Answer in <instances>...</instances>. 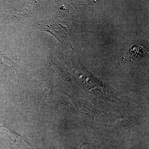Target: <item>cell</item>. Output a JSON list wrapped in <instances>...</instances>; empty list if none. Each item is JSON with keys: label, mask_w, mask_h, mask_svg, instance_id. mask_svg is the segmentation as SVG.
<instances>
[{"label": "cell", "mask_w": 149, "mask_h": 149, "mask_svg": "<svg viewBox=\"0 0 149 149\" xmlns=\"http://www.w3.org/2000/svg\"><path fill=\"white\" fill-rule=\"evenodd\" d=\"M0 60L2 62H3V63H6V64H8V65H10L11 66H14L15 68V64L7 56L3 54L0 53ZM16 68H15V69H16V71H17ZM17 70H18L17 69Z\"/></svg>", "instance_id": "6da1fadb"}]
</instances>
